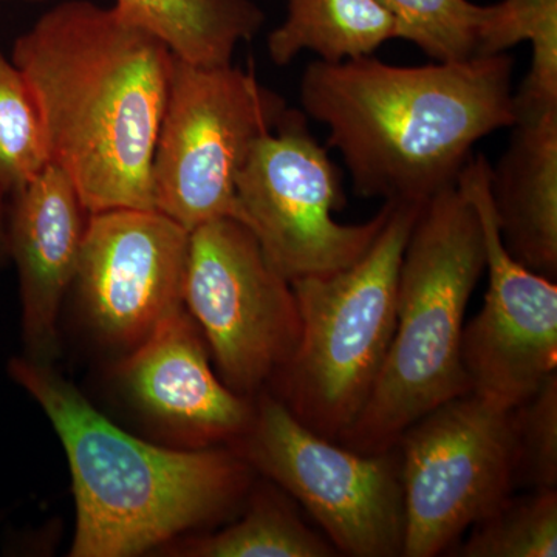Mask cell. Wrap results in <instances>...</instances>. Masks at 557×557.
<instances>
[{
    "label": "cell",
    "mask_w": 557,
    "mask_h": 557,
    "mask_svg": "<svg viewBox=\"0 0 557 557\" xmlns=\"http://www.w3.org/2000/svg\"><path fill=\"white\" fill-rule=\"evenodd\" d=\"M51 163L89 214L156 209L152 163L175 57L110 7L64 0L14 40Z\"/></svg>",
    "instance_id": "1"
},
{
    "label": "cell",
    "mask_w": 557,
    "mask_h": 557,
    "mask_svg": "<svg viewBox=\"0 0 557 557\" xmlns=\"http://www.w3.org/2000/svg\"><path fill=\"white\" fill-rule=\"evenodd\" d=\"M512 69L505 53L421 67L317 61L300 106L327 127L359 196L423 205L457 185L480 139L516 123Z\"/></svg>",
    "instance_id": "2"
},
{
    "label": "cell",
    "mask_w": 557,
    "mask_h": 557,
    "mask_svg": "<svg viewBox=\"0 0 557 557\" xmlns=\"http://www.w3.org/2000/svg\"><path fill=\"white\" fill-rule=\"evenodd\" d=\"M11 379L38 401L67 456L76 504L70 556L131 557L230 515L256 471L230 446L172 449L98 412L51 364L13 358Z\"/></svg>",
    "instance_id": "3"
},
{
    "label": "cell",
    "mask_w": 557,
    "mask_h": 557,
    "mask_svg": "<svg viewBox=\"0 0 557 557\" xmlns=\"http://www.w3.org/2000/svg\"><path fill=\"white\" fill-rule=\"evenodd\" d=\"M485 271L478 212L457 185L421 208L398 278L397 325L375 387L341 445L394 449L420 418L471 394L461 361L465 313Z\"/></svg>",
    "instance_id": "4"
},
{
    "label": "cell",
    "mask_w": 557,
    "mask_h": 557,
    "mask_svg": "<svg viewBox=\"0 0 557 557\" xmlns=\"http://www.w3.org/2000/svg\"><path fill=\"white\" fill-rule=\"evenodd\" d=\"M388 203L386 223L358 262L292 281L300 339L267 387L304 426L335 442L364 409L386 361L403 255L424 205Z\"/></svg>",
    "instance_id": "5"
},
{
    "label": "cell",
    "mask_w": 557,
    "mask_h": 557,
    "mask_svg": "<svg viewBox=\"0 0 557 557\" xmlns=\"http://www.w3.org/2000/svg\"><path fill=\"white\" fill-rule=\"evenodd\" d=\"M287 101L255 70L175 58L152 163L153 205L189 233L218 219L240 222L236 182Z\"/></svg>",
    "instance_id": "6"
},
{
    "label": "cell",
    "mask_w": 557,
    "mask_h": 557,
    "mask_svg": "<svg viewBox=\"0 0 557 557\" xmlns=\"http://www.w3.org/2000/svg\"><path fill=\"white\" fill-rule=\"evenodd\" d=\"M247 434L231 445L258 474L295 498L341 555L398 557L405 498L397 446L380 454L348 449L304 426L263 388Z\"/></svg>",
    "instance_id": "7"
},
{
    "label": "cell",
    "mask_w": 557,
    "mask_h": 557,
    "mask_svg": "<svg viewBox=\"0 0 557 557\" xmlns=\"http://www.w3.org/2000/svg\"><path fill=\"white\" fill-rule=\"evenodd\" d=\"M302 110L287 109L259 139L236 182L240 222L255 234L273 269L289 282L347 269L372 247L391 203L375 218L344 225L343 178L309 129Z\"/></svg>",
    "instance_id": "8"
},
{
    "label": "cell",
    "mask_w": 557,
    "mask_h": 557,
    "mask_svg": "<svg viewBox=\"0 0 557 557\" xmlns=\"http://www.w3.org/2000/svg\"><path fill=\"white\" fill-rule=\"evenodd\" d=\"M403 557H434L515 493L511 409L474 394L438 406L399 437Z\"/></svg>",
    "instance_id": "9"
},
{
    "label": "cell",
    "mask_w": 557,
    "mask_h": 557,
    "mask_svg": "<svg viewBox=\"0 0 557 557\" xmlns=\"http://www.w3.org/2000/svg\"><path fill=\"white\" fill-rule=\"evenodd\" d=\"M183 302L223 383L245 397L269 387L298 347L292 282L273 269L239 220H212L190 231Z\"/></svg>",
    "instance_id": "10"
},
{
    "label": "cell",
    "mask_w": 557,
    "mask_h": 557,
    "mask_svg": "<svg viewBox=\"0 0 557 557\" xmlns=\"http://www.w3.org/2000/svg\"><path fill=\"white\" fill-rule=\"evenodd\" d=\"M457 188L478 212L490 276L482 310L465 324L461 361L471 394L515 409L557 372V287L505 247L485 157L468 160Z\"/></svg>",
    "instance_id": "11"
},
{
    "label": "cell",
    "mask_w": 557,
    "mask_h": 557,
    "mask_svg": "<svg viewBox=\"0 0 557 557\" xmlns=\"http://www.w3.org/2000/svg\"><path fill=\"white\" fill-rule=\"evenodd\" d=\"M189 236L157 209L89 215L73 287L102 341L129 354L185 307Z\"/></svg>",
    "instance_id": "12"
},
{
    "label": "cell",
    "mask_w": 557,
    "mask_h": 557,
    "mask_svg": "<svg viewBox=\"0 0 557 557\" xmlns=\"http://www.w3.org/2000/svg\"><path fill=\"white\" fill-rule=\"evenodd\" d=\"M116 376L139 412L185 449L234 445L255 418V398L215 375L207 341L185 307L123 358Z\"/></svg>",
    "instance_id": "13"
},
{
    "label": "cell",
    "mask_w": 557,
    "mask_h": 557,
    "mask_svg": "<svg viewBox=\"0 0 557 557\" xmlns=\"http://www.w3.org/2000/svg\"><path fill=\"white\" fill-rule=\"evenodd\" d=\"M89 211L72 180L50 163L7 197L10 260L16 265L24 357L51 364L58 357V318L75 282Z\"/></svg>",
    "instance_id": "14"
},
{
    "label": "cell",
    "mask_w": 557,
    "mask_h": 557,
    "mask_svg": "<svg viewBox=\"0 0 557 557\" xmlns=\"http://www.w3.org/2000/svg\"><path fill=\"white\" fill-rule=\"evenodd\" d=\"M508 149L491 166L498 231L512 258L557 274V108L516 110Z\"/></svg>",
    "instance_id": "15"
},
{
    "label": "cell",
    "mask_w": 557,
    "mask_h": 557,
    "mask_svg": "<svg viewBox=\"0 0 557 557\" xmlns=\"http://www.w3.org/2000/svg\"><path fill=\"white\" fill-rule=\"evenodd\" d=\"M113 9L196 65L233 64L236 47L265 22L252 0H115Z\"/></svg>",
    "instance_id": "16"
},
{
    "label": "cell",
    "mask_w": 557,
    "mask_h": 557,
    "mask_svg": "<svg viewBox=\"0 0 557 557\" xmlns=\"http://www.w3.org/2000/svg\"><path fill=\"white\" fill-rule=\"evenodd\" d=\"M287 17L270 33L267 49L277 67L304 50L319 61L343 62L372 57L397 39L395 22L379 0H284Z\"/></svg>",
    "instance_id": "17"
},
{
    "label": "cell",
    "mask_w": 557,
    "mask_h": 557,
    "mask_svg": "<svg viewBox=\"0 0 557 557\" xmlns=\"http://www.w3.org/2000/svg\"><path fill=\"white\" fill-rule=\"evenodd\" d=\"M248 507L236 523L207 536L172 544L168 552L186 557H333L339 553L322 533L307 525L288 494L273 482L252 485Z\"/></svg>",
    "instance_id": "18"
},
{
    "label": "cell",
    "mask_w": 557,
    "mask_h": 557,
    "mask_svg": "<svg viewBox=\"0 0 557 557\" xmlns=\"http://www.w3.org/2000/svg\"><path fill=\"white\" fill-rule=\"evenodd\" d=\"M379 2L394 20L397 39L413 44L431 60L454 64L498 54L502 2L494 5H475L469 0Z\"/></svg>",
    "instance_id": "19"
},
{
    "label": "cell",
    "mask_w": 557,
    "mask_h": 557,
    "mask_svg": "<svg viewBox=\"0 0 557 557\" xmlns=\"http://www.w3.org/2000/svg\"><path fill=\"white\" fill-rule=\"evenodd\" d=\"M461 557H556L557 490H534L509 497L496 511L469 528Z\"/></svg>",
    "instance_id": "20"
},
{
    "label": "cell",
    "mask_w": 557,
    "mask_h": 557,
    "mask_svg": "<svg viewBox=\"0 0 557 557\" xmlns=\"http://www.w3.org/2000/svg\"><path fill=\"white\" fill-rule=\"evenodd\" d=\"M50 163L46 132L30 86L0 49V189L9 197Z\"/></svg>",
    "instance_id": "21"
},
{
    "label": "cell",
    "mask_w": 557,
    "mask_h": 557,
    "mask_svg": "<svg viewBox=\"0 0 557 557\" xmlns=\"http://www.w3.org/2000/svg\"><path fill=\"white\" fill-rule=\"evenodd\" d=\"M502 51L531 42L533 61L520 89L516 110L557 108V0H502Z\"/></svg>",
    "instance_id": "22"
},
{
    "label": "cell",
    "mask_w": 557,
    "mask_h": 557,
    "mask_svg": "<svg viewBox=\"0 0 557 557\" xmlns=\"http://www.w3.org/2000/svg\"><path fill=\"white\" fill-rule=\"evenodd\" d=\"M516 482L557 487V372L527 401L511 409Z\"/></svg>",
    "instance_id": "23"
},
{
    "label": "cell",
    "mask_w": 557,
    "mask_h": 557,
    "mask_svg": "<svg viewBox=\"0 0 557 557\" xmlns=\"http://www.w3.org/2000/svg\"><path fill=\"white\" fill-rule=\"evenodd\" d=\"M10 262L9 234H7V196L0 189V270Z\"/></svg>",
    "instance_id": "24"
},
{
    "label": "cell",
    "mask_w": 557,
    "mask_h": 557,
    "mask_svg": "<svg viewBox=\"0 0 557 557\" xmlns=\"http://www.w3.org/2000/svg\"><path fill=\"white\" fill-rule=\"evenodd\" d=\"M2 2L39 3V2H44V0H2Z\"/></svg>",
    "instance_id": "25"
}]
</instances>
